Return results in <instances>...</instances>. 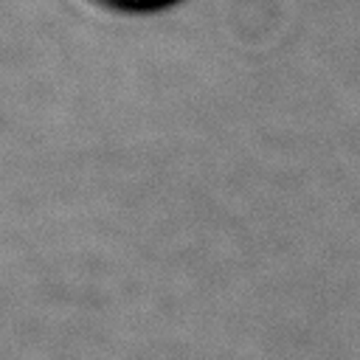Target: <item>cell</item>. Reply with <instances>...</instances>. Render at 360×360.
I'll return each mask as SVG.
<instances>
[{
    "label": "cell",
    "mask_w": 360,
    "mask_h": 360,
    "mask_svg": "<svg viewBox=\"0 0 360 360\" xmlns=\"http://www.w3.org/2000/svg\"><path fill=\"white\" fill-rule=\"evenodd\" d=\"M98 3L112 6V8H152V6H160L169 0H98Z\"/></svg>",
    "instance_id": "1"
}]
</instances>
